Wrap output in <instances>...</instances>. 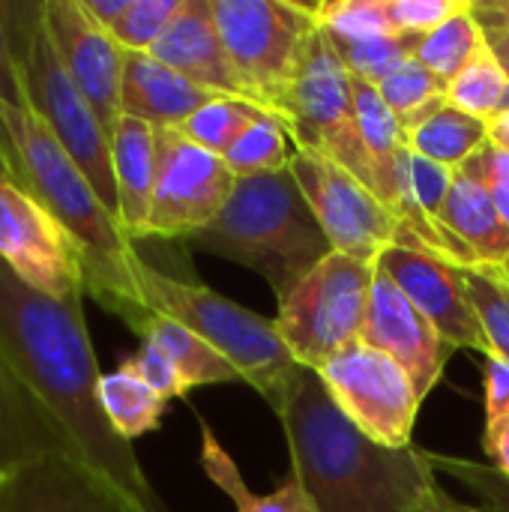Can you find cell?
<instances>
[{
    "instance_id": "9c48e42d",
    "label": "cell",
    "mask_w": 509,
    "mask_h": 512,
    "mask_svg": "<svg viewBox=\"0 0 509 512\" xmlns=\"http://www.w3.org/2000/svg\"><path fill=\"white\" fill-rule=\"evenodd\" d=\"M24 81H27L30 111L36 117H42V123L51 129V135L63 144V150L75 159V165L93 183L102 204L117 216L111 135L99 123V117L90 108V102L84 99V93L69 78V72L48 36L45 21L39 24L36 36L30 42L27 63H24Z\"/></svg>"
},
{
    "instance_id": "44dd1931",
    "label": "cell",
    "mask_w": 509,
    "mask_h": 512,
    "mask_svg": "<svg viewBox=\"0 0 509 512\" xmlns=\"http://www.w3.org/2000/svg\"><path fill=\"white\" fill-rule=\"evenodd\" d=\"M441 225L459 237L477 264L504 267L509 258V228L501 219L489 186L468 168H456Z\"/></svg>"
},
{
    "instance_id": "f6af8a7d",
    "label": "cell",
    "mask_w": 509,
    "mask_h": 512,
    "mask_svg": "<svg viewBox=\"0 0 509 512\" xmlns=\"http://www.w3.org/2000/svg\"><path fill=\"white\" fill-rule=\"evenodd\" d=\"M471 12L480 27H507L509 30V0H471Z\"/></svg>"
},
{
    "instance_id": "f907efd6",
    "label": "cell",
    "mask_w": 509,
    "mask_h": 512,
    "mask_svg": "<svg viewBox=\"0 0 509 512\" xmlns=\"http://www.w3.org/2000/svg\"><path fill=\"white\" fill-rule=\"evenodd\" d=\"M504 270H507V276H509V258H507V264H504Z\"/></svg>"
},
{
    "instance_id": "d590c367",
    "label": "cell",
    "mask_w": 509,
    "mask_h": 512,
    "mask_svg": "<svg viewBox=\"0 0 509 512\" xmlns=\"http://www.w3.org/2000/svg\"><path fill=\"white\" fill-rule=\"evenodd\" d=\"M432 465L435 471L459 480L477 498V507H483V512H509V477L498 474L492 465L468 462L459 456H441V453H432Z\"/></svg>"
},
{
    "instance_id": "277c9868",
    "label": "cell",
    "mask_w": 509,
    "mask_h": 512,
    "mask_svg": "<svg viewBox=\"0 0 509 512\" xmlns=\"http://www.w3.org/2000/svg\"><path fill=\"white\" fill-rule=\"evenodd\" d=\"M186 243L255 270L270 282L276 300L333 255L291 168L237 177L222 213Z\"/></svg>"
},
{
    "instance_id": "d6986e66",
    "label": "cell",
    "mask_w": 509,
    "mask_h": 512,
    "mask_svg": "<svg viewBox=\"0 0 509 512\" xmlns=\"http://www.w3.org/2000/svg\"><path fill=\"white\" fill-rule=\"evenodd\" d=\"M216 93L174 72L147 51H126L120 108L126 117H138L153 129H180L198 108Z\"/></svg>"
},
{
    "instance_id": "8d00e7d4",
    "label": "cell",
    "mask_w": 509,
    "mask_h": 512,
    "mask_svg": "<svg viewBox=\"0 0 509 512\" xmlns=\"http://www.w3.org/2000/svg\"><path fill=\"white\" fill-rule=\"evenodd\" d=\"M408 168H411V189L417 195V204L423 207V213L438 228H444L441 225V213H444V204H447V195H450L456 171L447 168V165H438V162H432V159H426V156H420L414 150L408 156Z\"/></svg>"
},
{
    "instance_id": "5bb4252c",
    "label": "cell",
    "mask_w": 509,
    "mask_h": 512,
    "mask_svg": "<svg viewBox=\"0 0 509 512\" xmlns=\"http://www.w3.org/2000/svg\"><path fill=\"white\" fill-rule=\"evenodd\" d=\"M375 267L435 324V330L453 348H468L492 357V342L471 303L459 264L429 249L393 243L381 252Z\"/></svg>"
},
{
    "instance_id": "f35d334b",
    "label": "cell",
    "mask_w": 509,
    "mask_h": 512,
    "mask_svg": "<svg viewBox=\"0 0 509 512\" xmlns=\"http://www.w3.org/2000/svg\"><path fill=\"white\" fill-rule=\"evenodd\" d=\"M465 0H387L390 18L399 33L426 36L441 27L450 15H456Z\"/></svg>"
},
{
    "instance_id": "c3c4849f",
    "label": "cell",
    "mask_w": 509,
    "mask_h": 512,
    "mask_svg": "<svg viewBox=\"0 0 509 512\" xmlns=\"http://www.w3.org/2000/svg\"><path fill=\"white\" fill-rule=\"evenodd\" d=\"M489 144H495L498 150L509 153V111L501 114L495 123H489Z\"/></svg>"
},
{
    "instance_id": "e575fe53",
    "label": "cell",
    "mask_w": 509,
    "mask_h": 512,
    "mask_svg": "<svg viewBox=\"0 0 509 512\" xmlns=\"http://www.w3.org/2000/svg\"><path fill=\"white\" fill-rule=\"evenodd\" d=\"M183 0H132L123 18L111 27V36L123 51H153L171 21L180 15Z\"/></svg>"
},
{
    "instance_id": "4316f807",
    "label": "cell",
    "mask_w": 509,
    "mask_h": 512,
    "mask_svg": "<svg viewBox=\"0 0 509 512\" xmlns=\"http://www.w3.org/2000/svg\"><path fill=\"white\" fill-rule=\"evenodd\" d=\"M486 48H489L486 33H483L480 21L471 12V0H465V6L456 15H450L441 27H435L432 33H426L420 39L417 60L429 72H435L444 84H450Z\"/></svg>"
},
{
    "instance_id": "60d3db41",
    "label": "cell",
    "mask_w": 509,
    "mask_h": 512,
    "mask_svg": "<svg viewBox=\"0 0 509 512\" xmlns=\"http://www.w3.org/2000/svg\"><path fill=\"white\" fill-rule=\"evenodd\" d=\"M0 102H6L12 108H30L24 69H21V63L12 54V45H9L3 21H0Z\"/></svg>"
},
{
    "instance_id": "ba28073f",
    "label": "cell",
    "mask_w": 509,
    "mask_h": 512,
    "mask_svg": "<svg viewBox=\"0 0 509 512\" xmlns=\"http://www.w3.org/2000/svg\"><path fill=\"white\" fill-rule=\"evenodd\" d=\"M279 120L288 126L297 150L339 162L372 189V168L357 132L354 75L342 63L324 27H318L309 42Z\"/></svg>"
},
{
    "instance_id": "7dc6e473",
    "label": "cell",
    "mask_w": 509,
    "mask_h": 512,
    "mask_svg": "<svg viewBox=\"0 0 509 512\" xmlns=\"http://www.w3.org/2000/svg\"><path fill=\"white\" fill-rule=\"evenodd\" d=\"M420 512H483V507H477V504H459V501L444 489L426 510Z\"/></svg>"
},
{
    "instance_id": "8fae6325",
    "label": "cell",
    "mask_w": 509,
    "mask_h": 512,
    "mask_svg": "<svg viewBox=\"0 0 509 512\" xmlns=\"http://www.w3.org/2000/svg\"><path fill=\"white\" fill-rule=\"evenodd\" d=\"M159 165L141 240H189L228 204L237 174L180 129H156Z\"/></svg>"
},
{
    "instance_id": "ac0fdd59",
    "label": "cell",
    "mask_w": 509,
    "mask_h": 512,
    "mask_svg": "<svg viewBox=\"0 0 509 512\" xmlns=\"http://www.w3.org/2000/svg\"><path fill=\"white\" fill-rule=\"evenodd\" d=\"M150 54L216 96L246 99L216 30L210 0H183L180 15L171 21V27L153 45Z\"/></svg>"
},
{
    "instance_id": "484cf974",
    "label": "cell",
    "mask_w": 509,
    "mask_h": 512,
    "mask_svg": "<svg viewBox=\"0 0 509 512\" xmlns=\"http://www.w3.org/2000/svg\"><path fill=\"white\" fill-rule=\"evenodd\" d=\"M405 144H408V150L456 171L477 150H483L489 144V123H483L453 105H444L429 120L414 126L405 135Z\"/></svg>"
},
{
    "instance_id": "b9f144b4",
    "label": "cell",
    "mask_w": 509,
    "mask_h": 512,
    "mask_svg": "<svg viewBox=\"0 0 509 512\" xmlns=\"http://www.w3.org/2000/svg\"><path fill=\"white\" fill-rule=\"evenodd\" d=\"M509 414V363L486 357V420Z\"/></svg>"
},
{
    "instance_id": "681fc988",
    "label": "cell",
    "mask_w": 509,
    "mask_h": 512,
    "mask_svg": "<svg viewBox=\"0 0 509 512\" xmlns=\"http://www.w3.org/2000/svg\"><path fill=\"white\" fill-rule=\"evenodd\" d=\"M6 180L15 183V171H12L9 153H6V147H3V141H0V183H6Z\"/></svg>"
},
{
    "instance_id": "7bdbcfd3",
    "label": "cell",
    "mask_w": 509,
    "mask_h": 512,
    "mask_svg": "<svg viewBox=\"0 0 509 512\" xmlns=\"http://www.w3.org/2000/svg\"><path fill=\"white\" fill-rule=\"evenodd\" d=\"M486 453H489V465L509 477V414L498 420H486V435H483Z\"/></svg>"
},
{
    "instance_id": "9a60e30c",
    "label": "cell",
    "mask_w": 509,
    "mask_h": 512,
    "mask_svg": "<svg viewBox=\"0 0 509 512\" xmlns=\"http://www.w3.org/2000/svg\"><path fill=\"white\" fill-rule=\"evenodd\" d=\"M45 27L69 78L111 135L123 117L120 87L126 51L87 15L81 0H45Z\"/></svg>"
},
{
    "instance_id": "d4e9b609",
    "label": "cell",
    "mask_w": 509,
    "mask_h": 512,
    "mask_svg": "<svg viewBox=\"0 0 509 512\" xmlns=\"http://www.w3.org/2000/svg\"><path fill=\"white\" fill-rule=\"evenodd\" d=\"M99 405L108 417V423L114 426V432L123 441H135L147 432H156L168 399L159 396L126 360L120 363V369L102 375L99 381Z\"/></svg>"
},
{
    "instance_id": "4dcf8cb0",
    "label": "cell",
    "mask_w": 509,
    "mask_h": 512,
    "mask_svg": "<svg viewBox=\"0 0 509 512\" xmlns=\"http://www.w3.org/2000/svg\"><path fill=\"white\" fill-rule=\"evenodd\" d=\"M267 114L264 108H258L255 102L249 99H240V96H216L210 99L204 108H198L183 126L180 132L195 141L198 147L216 153V156H225L234 141L261 117Z\"/></svg>"
},
{
    "instance_id": "6da1fadb",
    "label": "cell",
    "mask_w": 509,
    "mask_h": 512,
    "mask_svg": "<svg viewBox=\"0 0 509 512\" xmlns=\"http://www.w3.org/2000/svg\"><path fill=\"white\" fill-rule=\"evenodd\" d=\"M0 357L48 414L66 450L147 512H165L135 450L99 405V360L84 294L54 300L18 282L0 261Z\"/></svg>"
},
{
    "instance_id": "f1b7e54d",
    "label": "cell",
    "mask_w": 509,
    "mask_h": 512,
    "mask_svg": "<svg viewBox=\"0 0 509 512\" xmlns=\"http://www.w3.org/2000/svg\"><path fill=\"white\" fill-rule=\"evenodd\" d=\"M447 105L483 123H495L501 114H507L509 75L489 48L447 84Z\"/></svg>"
},
{
    "instance_id": "30bf717a",
    "label": "cell",
    "mask_w": 509,
    "mask_h": 512,
    "mask_svg": "<svg viewBox=\"0 0 509 512\" xmlns=\"http://www.w3.org/2000/svg\"><path fill=\"white\" fill-rule=\"evenodd\" d=\"M342 414L375 444L405 450L414 444L420 396L408 372L387 354L354 342L318 369Z\"/></svg>"
},
{
    "instance_id": "603a6c76",
    "label": "cell",
    "mask_w": 509,
    "mask_h": 512,
    "mask_svg": "<svg viewBox=\"0 0 509 512\" xmlns=\"http://www.w3.org/2000/svg\"><path fill=\"white\" fill-rule=\"evenodd\" d=\"M201 468L234 501L237 512H318L294 474H288V480L273 495H255L243 483V474L231 459V453L219 444V438L204 420H201Z\"/></svg>"
},
{
    "instance_id": "bcb514c9",
    "label": "cell",
    "mask_w": 509,
    "mask_h": 512,
    "mask_svg": "<svg viewBox=\"0 0 509 512\" xmlns=\"http://www.w3.org/2000/svg\"><path fill=\"white\" fill-rule=\"evenodd\" d=\"M483 33H486L489 51L498 57V63L504 66V72L509 75V30L507 27H483Z\"/></svg>"
},
{
    "instance_id": "2e32d148",
    "label": "cell",
    "mask_w": 509,
    "mask_h": 512,
    "mask_svg": "<svg viewBox=\"0 0 509 512\" xmlns=\"http://www.w3.org/2000/svg\"><path fill=\"white\" fill-rule=\"evenodd\" d=\"M0 512H147L69 453L36 456L0 477Z\"/></svg>"
},
{
    "instance_id": "52a82bcc",
    "label": "cell",
    "mask_w": 509,
    "mask_h": 512,
    "mask_svg": "<svg viewBox=\"0 0 509 512\" xmlns=\"http://www.w3.org/2000/svg\"><path fill=\"white\" fill-rule=\"evenodd\" d=\"M375 288V264L351 255H327L291 294L279 300L273 318L294 360L318 372L339 351L363 339Z\"/></svg>"
},
{
    "instance_id": "4fadbf2b",
    "label": "cell",
    "mask_w": 509,
    "mask_h": 512,
    "mask_svg": "<svg viewBox=\"0 0 509 512\" xmlns=\"http://www.w3.org/2000/svg\"><path fill=\"white\" fill-rule=\"evenodd\" d=\"M0 261L27 288L66 300L87 294L75 237L18 183H0Z\"/></svg>"
},
{
    "instance_id": "ffe728a7",
    "label": "cell",
    "mask_w": 509,
    "mask_h": 512,
    "mask_svg": "<svg viewBox=\"0 0 509 512\" xmlns=\"http://www.w3.org/2000/svg\"><path fill=\"white\" fill-rule=\"evenodd\" d=\"M111 165L117 183L120 228L129 234L132 243H138L147 228L153 186H156V165H159L156 129L138 117L123 114L117 129L111 132Z\"/></svg>"
},
{
    "instance_id": "7c38bea8",
    "label": "cell",
    "mask_w": 509,
    "mask_h": 512,
    "mask_svg": "<svg viewBox=\"0 0 509 512\" xmlns=\"http://www.w3.org/2000/svg\"><path fill=\"white\" fill-rule=\"evenodd\" d=\"M291 174L315 210L333 252L375 264L381 252L396 243V213L339 162L297 150L291 159Z\"/></svg>"
},
{
    "instance_id": "d6a6232c",
    "label": "cell",
    "mask_w": 509,
    "mask_h": 512,
    "mask_svg": "<svg viewBox=\"0 0 509 512\" xmlns=\"http://www.w3.org/2000/svg\"><path fill=\"white\" fill-rule=\"evenodd\" d=\"M420 39L423 36H414V33H390V36H372V39H357V42H345V39H330V42L354 78L378 84L396 66L417 57Z\"/></svg>"
},
{
    "instance_id": "83f0119b",
    "label": "cell",
    "mask_w": 509,
    "mask_h": 512,
    "mask_svg": "<svg viewBox=\"0 0 509 512\" xmlns=\"http://www.w3.org/2000/svg\"><path fill=\"white\" fill-rule=\"evenodd\" d=\"M375 87L384 96L387 108L399 117L405 135L447 105V84L435 72H429L417 57L396 66Z\"/></svg>"
},
{
    "instance_id": "ab89813d",
    "label": "cell",
    "mask_w": 509,
    "mask_h": 512,
    "mask_svg": "<svg viewBox=\"0 0 509 512\" xmlns=\"http://www.w3.org/2000/svg\"><path fill=\"white\" fill-rule=\"evenodd\" d=\"M462 168L474 171L492 192V201L501 213V219L509 228V153L498 150L495 144H486L483 150H477Z\"/></svg>"
},
{
    "instance_id": "836d02e7",
    "label": "cell",
    "mask_w": 509,
    "mask_h": 512,
    "mask_svg": "<svg viewBox=\"0 0 509 512\" xmlns=\"http://www.w3.org/2000/svg\"><path fill=\"white\" fill-rule=\"evenodd\" d=\"M315 15L330 39L357 42L399 33L390 18L387 0H324L315 3Z\"/></svg>"
},
{
    "instance_id": "ee69618b",
    "label": "cell",
    "mask_w": 509,
    "mask_h": 512,
    "mask_svg": "<svg viewBox=\"0 0 509 512\" xmlns=\"http://www.w3.org/2000/svg\"><path fill=\"white\" fill-rule=\"evenodd\" d=\"M81 3H84L87 15L111 33V27L123 18V12L129 9L132 0H81Z\"/></svg>"
},
{
    "instance_id": "e0dca14e",
    "label": "cell",
    "mask_w": 509,
    "mask_h": 512,
    "mask_svg": "<svg viewBox=\"0 0 509 512\" xmlns=\"http://www.w3.org/2000/svg\"><path fill=\"white\" fill-rule=\"evenodd\" d=\"M369 348L393 357L411 378L420 402L438 387L453 345L435 330V324L375 267V288L369 315L363 324V339Z\"/></svg>"
},
{
    "instance_id": "cb8c5ba5",
    "label": "cell",
    "mask_w": 509,
    "mask_h": 512,
    "mask_svg": "<svg viewBox=\"0 0 509 512\" xmlns=\"http://www.w3.org/2000/svg\"><path fill=\"white\" fill-rule=\"evenodd\" d=\"M138 336L156 342L171 357L189 390L213 387V384H243L240 372L216 348H210L201 336H195L189 327H183L174 318L153 312L138 330Z\"/></svg>"
},
{
    "instance_id": "3957f363",
    "label": "cell",
    "mask_w": 509,
    "mask_h": 512,
    "mask_svg": "<svg viewBox=\"0 0 509 512\" xmlns=\"http://www.w3.org/2000/svg\"><path fill=\"white\" fill-rule=\"evenodd\" d=\"M0 141L9 153L15 183L27 189L81 246L87 294L129 330L153 315L138 291V249L102 204L93 183L30 108L0 102Z\"/></svg>"
},
{
    "instance_id": "74e56055",
    "label": "cell",
    "mask_w": 509,
    "mask_h": 512,
    "mask_svg": "<svg viewBox=\"0 0 509 512\" xmlns=\"http://www.w3.org/2000/svg\"><path fill=\"white\" fill-rule=\"evenodd\" d=\"M126 363H129V366H132V369H135L159 396H165L168 402L189 393V387H186L180 369H177V366L171 363V357H168L156 342H150V339H141L138 351H135L132 357H126Z\"/></svg>"
},
{
    "instance_id": "7402d4cb",
    "label": "cell",
    "mask_w": 509,
    "mask_h": 512,
    "mask_svg": "<svg viewBox=\"0 0 509 512\" xmlns=\"http://www.w3.org/2000/svg\"><path fill=\"white\" fill-rule=\"evenodd\" d=\"M51 453H69L66 441L0 357V477Z\"/></svg>"
},
{
    "instance_id": "5b68a950",
    "label": "cell",
    "mask_w": 509,
    "mask_h": 512,
    "mask_svg": "<svg viewBox=\"0 0 509 512\" xmlns=\"http://www.w3.org/2000/svg\"><path fill=\"white\" fill-rule=\"evenodd\" d=\"M138 291L150 312L189 327L210 348H216L267 405L279 414L300 363L282 342L273 321L237 306L201 282L177 279L144 258L138 261Z\"/></svg>"
},
{
    "instance_id": "1f68e13d",
    "label": "cell",
    "mask_w": 509,
    "mask_h": 512,
    "mask_svg": "<svg viewBox=\"0 0 509 512\" xmlns=\"http://www.w3.org/2000/svg\"><path fill=\"white\" fill-rule=\"evenodd\" d=\"M465 288L492 342V357L509 363V276L498 264L462 267Z\"/></svg>"
},
{
    "instance_id": "8992f818",
    "label": "cell",
    "mask_w": 509,
    "mask_h": 512,
    "mask_svg": "<svg viewBox=\"0 0 509 512\" xmlns=\"http://www.w3.org/2000/svg\"><path fill=\"white\" fill-rule=\"evenodd\" d=\"M210 6L243 96L279 117L309 42L321 27L315 3L210 0Z\"/></svg>"
},
{
    "instance_id": "7a4b0ae2",
    "label": "cell",
    "mask_w": 509,
    "mask_h": 512,
    "mask_svg": "<svg viewBox=\"0 0 509 512\" xmlns=\"http://www.w3.org/2000/svg\"><path fill=\"white\" fill-rule=\"evenodd\" d=\"M276 417L291 450V474L318 512H420L444 492L432 453L414 444L405 450L375 444L306 366Z\"/></svg>"
},
{
    "instance_id": "f546056e",
    "label": "cell",
    "mask_w": 509,
    "mask_h": 512,
    "mask_svg": "<svg viewBox=\"0 0 509 512\" xmlns=\"http://www.w3.org/2000/svg\"><path fill=\"white\" fill-rule=\"evenodd\" d=\"M294 153L297 147L288 126L273 114H261L222 159L237 177H252V174H276L291 168Z\"/></svg>"
}]
</instances>
